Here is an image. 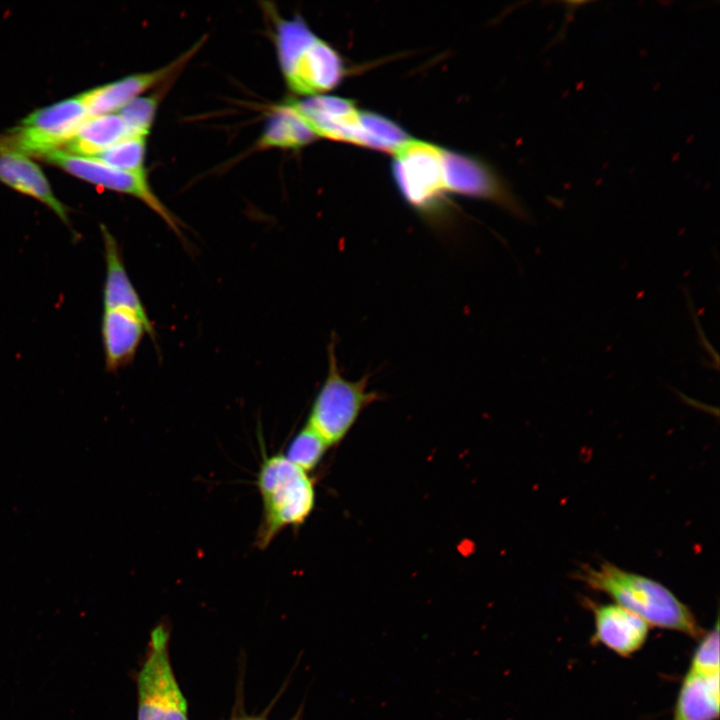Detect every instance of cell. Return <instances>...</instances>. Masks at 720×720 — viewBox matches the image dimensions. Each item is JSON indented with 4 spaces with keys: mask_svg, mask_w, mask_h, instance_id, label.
Masks as SVG:
<instances>
[{
    "mask_svg": "<svg viewBox=\"0 0 720 720\" xmlns=\"http://www.w3.org/2000/svg\"><path fill=\"white\" fill-rule=\"evenodd\" d=\"M574 576L645 620L650 627L676 631L696 640L705 633L690 607L652 578L607 561L596 567L584 565Z\"/></svg>",
    "mask_w": 720,
    "mask_h": 720,
    "instance_id": "1",
    "label": "cell"
},
{
    "mask_svg": "<svg viewBox=\"0 0 720 720\" xmlns=\"http://www.w3.org/2000/svg\"><path fill=\"white\" fill-rule=\"evenodd\" d=\"M275 46L287 87L298 95H319L334 88L343 77L338 53L299 17L276 18Z\"/></svg>",
    "mask_w": 720,
    "mask_h": 720,
    "instance_id": "2",
    "label": "cell"
},
{
    "mask_svg": "<svg viewBox=\"0 0 720 720\" xmlns=\"http://www.w3.org/2000/svg\"><path fill=\"white\" fill-rule=\"evenodd\" d=\"M256 486L263 510L255 544L263 550L284 528L298 527L306 521L314 509L316 495L309 474L284 454L263 458Z\"/></svg>",
    "mask_w": 720,
    "mask_h": 720,
    "instance_id": "3",
    "label": "cell"
},
{
    "mask_svg": "<svg viewBox=\"0 0 720 720\" xmlns=\"http://www.w3.org/2000/svg\"><path fill=\"white\" fill-rule=\"evenodd\" d=\"M328 369L307 420L330 446L339 444L351 431L361 413L383 395L369 390V375L358 380L343 376L336 354L334 336L327 348Z\"/></svg>",
    "mask_w": 720,
    "mask_h": 720,
    "instance_id": "4",
    "label": "cell"
},
{
    "mask_svg": "<svg viewBox=\"0 0 720 720\" xmlns=\"http://www.w3.org/2000/svg\"><path fill=\"white\" fill-rule=\"evenodd\" d=\"M165 624L150 634L145 660L137 675V720H188L187 701L175 677Z\"/></svg>",
    "mask_w": 720,
    "mask_h": 720,
    "instance_id": "5",
    "label": "cell"
},
{
    "mask_svg": "<svg viewBox=\"0 0 720 720\" xmlns=\"http://www.w3.org/2000/svg\"><path fill=\"white\" fill-rule=\"evenodd\" d=\"M90 117L80 95L33 111L0 136V151L43 157L63 150Z\"/></svg>",
    "mask_w": 720,
    "mask_h": 720,
    "instance_id": "6",
    "label": "cell"
},
{
    "mask_svg": "<svg viewBox=\"0 0 720 720\" xmlns=\"http://www.w3.org/2000/svg\"><path fill=\"white\" fill-rule=\"evenodd\" d=\"M393 173L411 207L431 221L439 218L441 202L448 192L443 149L410 139L394 152Z\"/></svg>",
    "mask_w": 720,
    "mask_h": 720,
    "instance_id": "7",
    "label": "cell"
},
{
    "mask_svg": "<svg viewBox=\"0 0 720 720\" xmlns=\"http://www.w3.org/2000/svg\"><path fill=\"white\" fill-rule=\"evenodd\" d=\"M42 159L91 184L137 198L155 212L181 240L184 239L182 223L154 193L146 172L123 171L96 158L78 156L63 150L51 152Z\"/></svg>",
    "mask_w": 720,
    "mask_h": 720,
    "instance_id": "8",
    "label": "cell"
},
{
    "mask_svg": "<svg viewBox=\"0 0 720 720\" xmlns=\"http://www.w3.org/2000/svg\"><path fill=\"white\" fill-rule=\"evenodd\" d=\"M202 43L203 39L183 55L158 69L132 74L81 93L80 96L89 116L116 113L150 88L167 81L184 67L199 50Z\"/></svg>",
    "mask_w": 720,
    "mask_h": 720,
    "instance_id": "9",
    "label": "cell"
},
{
    "mask_svg": "<svg viewBox=\"0 0 720 720\" xmlns=\"http://www.w3.org/2000/svg\"><path fill=\"white\" fill-rule=\"evenodd\" d=\"M287 102L316 137L361 145V112L351 101L336 96L315 95Z\"/></svg>",
    "mask_w": 720,
    "mask_h": 720,
    "instance_id": "10",
    "label": "cell"
},
{
    "mask_svg": "<svg viewBox=\"0 0 720 720\" xmlns=\"http://www.w3.org/2000/svg\"><path fill=\"white\" fill-rule=\"evenodd\" d=\"M444 168L449 192L492 200L514 215L527 218L524 208L495 173L481 162L444 150Z\"/></svg>",
    "mask_w": 720,
    "mask_h": 720,
    "instance_id": "11",
    "label": "cell"
},
{
    "mask_svg": "<svg viewBox=\"0 0 720 720\" xmlns=\"http://www.w3.org/2000/svg\"><path fill=\"white\" fill-rule=\"evenodd\" d=\"M593 614V644H599L620 657L628 658L646 643L650 625L627 609L615 603H597L585 599Z\"/></svg>",
    "mask_w": 720,
    "mask_h": 720,
    "instance_id": "12",
    "label": "cell"
},
{
    "mask_svg": "<svg viewBox=\"0 0 720 720\" xmlns=\"http://www.w3.org/2000/svg\"><path fill=\"white\" fill-rule=\"evenodd\" d=\"M145 334L155 340L152 322L128 310L103 309L101 336L106 370L115 372L128 365Z\"/></svg>",
    "mask_w": 720,
    "mask_h": 720,
    "instance_id": "13",
    "label": "cell"
},
{
    "mask_svg": "<svg viewBox=\"0 0 720 720\" xmlns=\"http://www.w3.org/2000/svg\"><path fill=\"white\" fill-rule=\"evenodd\" d=\"M0 182L41 202L70 225L67 207L55 196L42 169L29 156L0 151Z\"/></svg>",
    "mask_w": 720,
    "mask_h": 720,
    "instance_id": "14",
    "label": "cell"
},
{
    "mask_svg": "<svg viewBox=\"0 0 720 720\" xmlns=\"http://www.w3.org/2000/svg\"><path fill=\"white\" fill-rule=\"evenodd\" d=\"M101 234L105 259L103 309L128 310L143 320L151 322L126 271L118 242L105 226H101Z\"/></svg>",
    "mask_w": 720,
    "mask_h": 720,
    "instance_id": "15",
    "label": "cell"
},
{
    "mask_svg": "<svg viewBox=\"0 0 720 720\" xmlns=\"http://www.w3.org/2000/svg\"><path fill=\"white\" fill-rule=\"evenodd\" d=\"M719 674L688 668L678 690L672 720H717L720 711Z\"/></svg>",
    "mask_w": 720,
    "mask_h": 720,
    "instance_id": "16",
    "label": "cell"
},
{
    "mask_svg": "<svg viewBox=\"0 0 720 720\" xmlns=\"http://www.w3.org/2000/svg\"><path fill=\"white\" fill-rule=\"evenodd\" d=\"M128 136L125 123L118 113L90 116L67 142L63 151L95 157Z\"/></svg>",
    "mask_w": 720,
    "mask_h": 720,
    "instance_id": "17",
    "label": "cell"
},
{
    "mask_svg": "<svg viewBox=\"0 0 720 720\" xmlns=\"http://www.w3.org/2000/svg\"><path fill=\"white\" fill-rule=\"evenodd\" d=\"M315 138L304 120L285 102L273 108L257 146L261 149H298Z\"/></svg>",
    "mask_w": 720,
    "mask_h": 720,
    "instance_id": "18",
    "label": "cell"
},
{
    "mask_svg": "<svg viewBox=\"0 0 720 720\" xmlns=\"http://www.w3.org/2000/svg\"><path fill=\"white\" fill-rule=\"evenodd\" d=\"M362 146L395 152L411 138L389 119L372 112H361Z\"/></svg>",
    "mask_w": 720,
    "mask_h": 720,
    "instance_id": "19",
    "label": "cell"
},
{
    "mask_svg": "<svg viewBox=\"0 0 720 720\" xmlns=\"http://www.w3.org/2000/svg\"><path fill=\"white\" fill-rule=\"evenodd\" d=\"M329 445L309 425H305L290 441L285 457L294 465L309 473L323 459Z\"/></svg>",
    "mask_w": 720,
    "mask_h": 720,
    "instance_id": "20",
    "label": "cell"
},
{
    "mask_svg": "<svg viewBox=\"0 0 720 720\" xmlns=\"http://www.w3.org/2000/svg\"><path fill=\"white\" fill-rule=\"evenodd\" d=\"M145 154V137L126 136L93 158L123 171L145 173Z\"/></svg>",
    "mask_w": 720,
    "mask_h": 720,
    "instance_id": "21",
    "label": "cell"
},
{
    "mask_svg": "<svg viewBox=\"0 0 720 720\" xmlns=\"http://www.w3.org/2000/svg\"><path fill=\"white\" fill-rule=\"evenodd\" d=\"M159 94L138 96L117 113L123 119L128 136L147 138L159 104Z\"/></svg>",
    "mask_w": 720,
    "mask_h": 720,
    "instance_id": "22",
    "label": "cell"
},
{
    "mask_svg": "<svg viewBox=\"0 0 720 720\" xmlns=\"http://www.w3.org/2000/svg\"><path fill=\"white\" fill-rule=\"evenodd\" d=\"M719 658V621L717 618L714 627L705 631L703 636L698 639L688 668L700 672L718 673L720 672Z\"/></svg>",
    "mask_w": 720,
    "mask_h": 720,
    "instance_id": "23",
    "label": "cell"
},
{
    "mask_svg": "<svg viewBox=\"0 0 720 720\" xmlns=\"http://www.w3.org/2000/svg\"><path fill=\"white\" fill-rule=\"evenodd\" d=\"M232 720H267V719H266V717H265L264 715H261V716H255V715H254V716H247V715H244V716H239V717H237V718H234V719H232Z\"/></svg>",
    "mask_w": 720,
    "mask_h": 720,
    "instance_id": "24",
    "label": "cell"
},
{
    "mask_svg": "<svg viewBox=\"0 0 720 720\" xmlns=\"http://www.w3.org/2000/svg\"><path fill=\"white\" fill-rule=\"evenodd\" d=\"M301 716H302V707L299 708L297 713L290 720H301Z\"/></svg>",
    "mask_w": 720,
    "mask_h": 720,
    "instance_id": "25",
    "label": "cell"
}]
</instances>
